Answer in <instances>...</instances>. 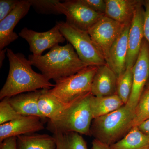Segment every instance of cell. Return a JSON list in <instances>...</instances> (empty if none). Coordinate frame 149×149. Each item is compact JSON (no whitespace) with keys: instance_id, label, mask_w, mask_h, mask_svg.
Masks as SVG:
<instances>
[{"instance_id":"cell-28","label":"cell","mask_w":149,"mask_h":149,"mask_svg":"<svg viewBox=\"0 0 149 149\" xmlns=\"http://www.w3.org/2000/svg\"><path fill=\"white\" fill-rule=\"evenodd\" d=\"M81 2L93 10L99 13L105 14L106 4L104 0H81Z\"/></svg>"},{"instance_id":"cell-2","label":"cell","mask_w":149,"mask_h":149,"mask_svg":"<svg viewBox=\"0 0 149 149\" xmlns=\"http://www.w3.org/2000/svg\"><path fill=\"white\" fill-rule=\"evenodd\" d=\"M28 59L48 80L55 82L88 66L80 60L70 43L64 46L56 45L44 55H29Z\"/></svg>"},{"instance_id":"cell-13","label":"cell","mask_w":149,"mask_h":149,"mask_svg":"<svg viewBox=\"0 0 149 149\" xmlns=\"http://www.w3.org/2000/svg\"><path fill=\"white\" fill-rule=\"evenodd\" d=\"M40 118L22 116L15 120L0 125V143L10 137L33 134L45 129Z\"/></svg>"},{"instance_id":"cell-31","label":"cell","mask_w":149,"mask_h":149,"mask_svg":"<svg viewBox=\"0 0 149 149\" xmlns=\"http://www.w3.org/2000/svg\"><path fill=\"white\" fill-rule=\"evenodd\" d=\"M92 149H112L110 146L94 139L92 141Z\"/></svg>"},{"instance_id":"cell-17","label":"cell","mask_w":149,"mask_h":149,"mask_svg":"<svg viewBox=\"0 0 149 149\" xmlns=\"http://www.w3.org/2000/svg\"><path fill=\"white\" fill-rule=\"evenodd\" d=\"M43 89L19 94L8 98L11 105L19 114L23 116H35L46 119L41 114L38 102Z\"/></svg>"},{"instance_id":"cell-12","label":"cell","mask_w":149,"mask_h":149,"mask_svg":"<svg viewBox=\"0 0 149 149\" xmlns=\"http://www.w3.org/2000/svg\"><path fill=\"white\" fill-rule=\"evenodd\" d=\"M31 7L29 0H20L16 8L0 21V51L18 39L19 36L14 32V29L27 15Z\"/></svg>"},{"instance_id":"cell-7","label":"cell","mask_w":149,"mask_h":149,"mask_svg":"<svg viewBox=\"0 0 149 149\" xmlns=\"http://www.w3.org/2000/svg\"><path fill=\"white\" fill-rule=\"evenodd\" d=\"M57 8L61 14L66 16L67 24L86 32L105 15L91 9L81 0L60 1Z\"/></svg>"},{"instance_id":"cell-5","label":"cell","mask_w":149,"mask_h":149,"mask_svg":"<svg viewBox=\"0 0 149 149\" xmlns=\"http://www.w3.org/2000/svg\"><path fill=\"white\" fill-rule=\"evenodd\" d=\"M56 24L65 40L72 45L80 60L88 66L99 67L107 64L104 56L88 32L65 22H57Z\"/></svg>"},{"instance_id":"cell-27","label":"cell","mask_w":149,"mask_h":149,"mask_svg":"<svg viewBox=\"0 0 149 149\" xmlns=\"http://www.w3.org/2000/svg\"><path fill=\"white\" fill-rule=\"evenodd\" d=\"M19 0L0 1V21L10 14L19 3Z\"/></svg>"},{"instance_id":"cell-25","label":"cell","mask_w":149,"mask_h":149,"mask_svg":"<svg viewBox=\"0 0 149 149\" xmlns=\"http://www.w3.org/2000/svg\"><path fill=\"white\" fill-rule=\"evenodd\" d=\"M31 7L37 13L42 14L56 15L61 14L57 8L59 0H29Z\"/></svg>"},{"instance_id":"cell-6","label":"cell","mask_w":149,"mask_h":149,"mask_svg":"<svg viewBox=\"0 0 149 149\" xmlns=\"http://www.w3.org/2000/svg\"><path fill=\"white\" fill-rule=\"evenodd\" d=\"M98 67H87L75 74L55 82L51 93L63 103L68 104L91 92L94 75Z\"/></svg>"},{"instance_id":"cell-15","label":"cell","mask_w":149,"mask_h":149,"mask_svg":"<svg viewBox=\"0 0 149 149\" xmlns=\"http://www.w3.org/2000/svg\"><path fill=\"white\" fill-rule=\"evenodd\" d=\"M117 78L107 64L98 67L93 78L91 93L93 96L99 97L117 94Z\"/></svg>"},{"instance_id":"cell-11","label":"cell","mask_w":149,"mask_h":149,"mask_svg":"<svg viewBox=\"0 0 149 149\" xmlns=\"http://www.w3.org/2000/svg\"><path fill=\"white\" fill-rule=\"evenodd\" d=\"M143 1L137 6L128 34V52L126 68H133L136 63L144 39Z\"/></svg>"},{"instance_id":"cell-10","label":"cell","mask_w":149,"mask_h":149,"mask_svg":"<svg viewBox=\"0 0 149 149\" xmlns=\"http://www.w3.org/2000/svg\"><path fill=\"white\" fill-rule=\"evenodd\" d=\"M18 35L27 41L29 50L35 56L42 55L46 50L63 43L66 40L57 24L49 31L45 32H37L24 27Z\"/></svg>"},{"instance_id":"cell-30","label":"cell","mask_w":149,"mask_h":149,"mask_svg":"<svg viewBox=\"0 0 149 149\" xmlns=\"http://www.w3.org/2000/svg\"><path fill=\"white\" fill-rule=\"evenodd\" d=\"M0 149H17V137H10L0 143Z\"/></svg>"},{"instance_id":"cell-8","label":"cell","mask_w":149,"mask_h":149,"mask_svg":"<svg viewBox=\"0 0 149 149\" xmlns=\"http://www.w3.org/2000/svg\"><path fill=\"white\" fill-rule=\"evenodd\" d=\"M125 25L104 15L88 29V34L106 62L111 48Z\"/></svg>"},{"instance_id":"cell-14","label":"cell","mask_w":149,"mask_h":149,"mask_svg":"<svg viewBox=\"0 0 149 149\" xmlns=\"http://www.w3.org/2000/svg\"><path fill=\"white\" fill-rule=\"evenodd\" d=\"M130 24H126L110 50L107 64L116 74L117 77L126 69L128 52V34Z\"/></svg>"},{"instance_id":"cell-16","label":"cell","mask_w":149,"mask_h":149,"mask_svg":"<svg viewBox=\"0 0 149 149\" xmlns=\"http://www.w3.org/2000/svg\"><path fill=\"white\" fill-rule=\"evenodd\" d=\"M106 16L123 24L131 23L137 6L138 0H105Z\"/></svg>"},{"instance_id":"cell-4","label":"cell","mask_w":149,"mask_h":149,"mask_svg":"<svg viewBox=\"0 0 149 149\" xmlns=\"http://www.w3.org/2000/svg\"><path fill=\"white\" fill-rule=\"evenodd\" d=\"M133 111L125 105L93 119L90 134L94 139L110 146L120 141L133 128Z\"/></svg>"},{"instance_id":"cell-26","label":"cell","mask_w":149,"mask_h":149,"mask_svg":"<svg viewBox=\"0 0 149 149\" xmlns=\"http://www.w3.org/2000/svg\"><path fill=\"white\" fill-rule=\"evenodd\" d=\"M22 116L14 109L9 102L8 98H5L0 102V125L15 120Z\"/></svg>"},{"instance_id":"cell-23","label":"cell","mask_w":149,"mask_h":149,"mask_svg":"<svg viewBox=\"0 0 149 149\" xmlns=\"http://www.w3.org/2000/svg\"><path fill=\"white\" fill-rule=\"evenodd\" d=\"M133 85V68H126L117 78L116 93L125 104L128 102Z\"/></svg>"},{"instance_id":"cell-3","label":"cell","mask_w":149,"mask_h":149,"mask_svg":"<svg viewBox=\"0 0 149 149\" xmlns=\"http://www.w3.org/2000/svg\"><path fill=\"white\" fill-rule=\"evenodd\" d=\"M92 95L89 92L68 104L58 117L49 120L48 130L53 134L75 132L91 136L90 130L93 120L91 105Z\"/></svg>"},{"instance_id":"cell-18","label":"cell","mask_w":149,"mask_h":149,"mask_svg":"<svg viewBox=\"0 0 149 149\" xmlns=\"http://www.w3.org/2000/svg\"><path fill=\"white\" fill-rule=\"evenodd\" d=\"M67 105L63 103L51 93L50 89H43L38 102V106L41 114L49 120L58 117Z\"/></svg>"},{"instance_id":"cell-1","label":"cell","mask_w":149,"mask_h":149,"mask_svg":"<svg viewBox=\"0 0 149 149\" xmlns=\"http://www.w3.org/2000/svg\"><path fill=\"white\" fill-rule=\"evenodd\" d=\"M6 55L9 62V70L7 80L0 91L1 100L22 93L51 89L52 84L43 74L32 69V63L23 54L15 53L7 48Z\"/></svg>"},{"instance_id":"cell-32","label":"cell","mask_w":149,"mask_h":149,"mask_svg":"<svg viewBox=\"0 0 149 149\" xmlns=\"http://www.w3.org/2000/svg\"><path fill=\"white\" fill-rule=\"evenodd\" d=\"M138 128L143 133L149 137V119L142 123Z\"/></svg>"},{"instance_id":"cell-22","label":"cell","mask_w":149,"mask_h":149,"mask_svg":"<svg viewBox=\"0 0 149 149\" xmlns=\"http://www.w3.org/2000/svg\"><path fill=\"white\" fill-rule=\"evenodd\" d=\"M56 149H88L82 135L75 132L54 133Z\"/></svg>"},{"instance_id":"cell-33","label":"cell","mask_w":149,"mask_h":149,"mask_svg":"<svg viewBox=\"0 0 149 149\" xmlns=\"http://www.w3.org/2000/svg\"><path fill=\"white\" fill-rule=\"evenodd\" d=\"M7 52V48L0 51V67L2 66L3 62L5 58L6 53Z\"/></svg>"},{"instance_id":"cell-9","label":"cell","mask_w":149,"mask_h":149,"mask_svg":"<svg viewBox=\"0 0 149 149\" xmlns=\"http://www.w3.org/2000/svg\"><path fill=\"white\" fill-rule=\"evenodd\" d=\"M133 88L128 102L125 105L133 111L149 79V45L145 38L133 67Z\"/></svg>"},{"instance_id":"cell-24","label":"cell","mask_w":149,"mask_h":149,"mask_svg":"<svg viewBox=\"0 0 149 149\" xmlns=\"http://www.w3.org/2000/svg\"><path fill=\"white\" fill-rule=\"evenodd\" d=\"M149 119V90L146 88L133 111V128L139 127Z\"/></svg>"},{"instance_id":"cell-34","label":"cell","mask_w":149,"mask_h":149,"mask_svg":"<svg viewBox=\"0 0 149 149\" xmlns=\"http://www.w3.org/2000/svg\"><path fill=\"white\" fill-rule=\"evenodd\" d=\"M146 88H148L149 90V79L148 81V83H147V85H146Z\"/></svg>"},{"instance_id":"cell-20","label":"cell","mask_w":149,"mask_h":149,"mask_svg":"<svg viewBox=\"0 0 149 149\" xmlns=\"http://www.w3.org/2000/svg\"><path fill=\"white\" fill-rule=\"evenodd\" d=\"M17 149H56L53 136L37 133L22 135L17 137Z\"/></svg>"},{"instance_id":"cell-21","label":"cell","mask_w":149,"mask_h":149,"mask_svg":"<svg viewBox=\"0 0 149 149\" xmlns=\"http://www.w3.org/2000/svg\"><path fill=\"white\" fill-rule=\"evenodd\" d=\"M110 147L112 149H149V137L138 127H134L120 141Z\"/></svg>"},{"instance_id":"cell-29","label":"cell","mask_w":149,"mask_h":149,"mask_svg":"<svg viewBox=\"0 0 149 149\" xmlns=\"http://www.w3.org/2000/svg\"><path fill=\"white\" fill-rule=\"evenodd\" d=\"M144 38L149 45V0L143 1Z\"/></svg>"},{"instance_id":"cell-19","label":"cell","mask_w":149,"mask_h":149,"mask_svg":"<svg viewBox=\"0 0 149 149\" xmlns=\"http://www.w3.org/2000/svg\"><path fill=\"white\" fill-rule=\"evenodd\" d=\"M124 105L117 94L100 97L93 95L91 105L93 119L115 111Z\"/></svg>"}]
</instances>
